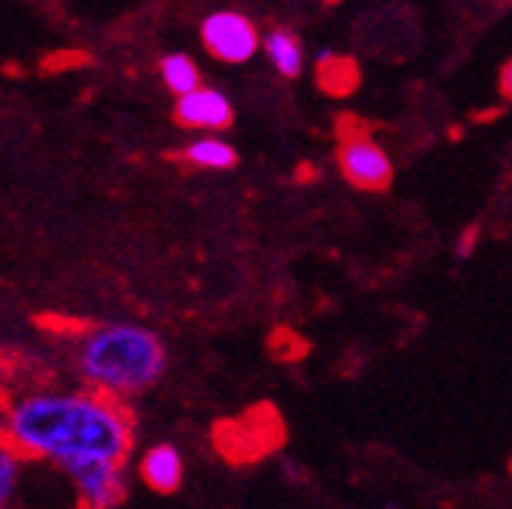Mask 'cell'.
Returning a JSON list of instances; mask_svg holds the SVG:
<instances>
[{
    "mask_svg": "<svg viewBox=\"0 0 512 509\" xmlns=\"http://www.w3.org/2000/svg\"><path fill=\"white\" fill-rule=\"evenodd\" d=\"M63 472L75 481L82 494V503L88 509H113L122 500V463L104 460V456H79V460H66Z\"/></svg>",
    "mask_w": 512,
    "mask_h": 509,
    "instance_id": "obj_4",
    "label": "cell"
},
{
    "mask_svg": "<svg viewBox=\"0 0 512 509\" xmlns=\"http://www.w3.org/2000/svg\"><path fill=\"white\" fill-rule=\"evenodd\" d=\"M200 38L207 44V50L222 60V63H247L256 47H260V35H256V25L235 10H219L203 19Z\"/></svg>",
    "mask_w": 512,
    "mask_h": 509,
    "instance_id": "obj_3",
    "label": "cell"
},
{
    "mask_svg": "<svg viewBox=\"0 0 512 509\" xmlns=\"http://www.w3.org/2000/svg\"><path fill=\"white\" fill-rule=\"evenodd\" d=\"M166 369L163 341L138 325H110L94 332L82 350V372L107 394L150 388Z\"/></svg>",
    "mask_w": 512,
    "mask_h": 509,
    "instance_id": "obj_2",
    "label": "cell"
},
{
    "mask_svg": "<svg viewBox=\"0 0 512 509\" xmlns=\"http://www.w3.org/2000/svg\"><path fill=\"white\" fill-rule=\"evenodd\" d=\"M263 50H266L269 63H272L281 75H288V79L300 75V69H303V47H300V41H297L288 29H272V32L263 38Z\"/></svg>",
    "mask_w": 512,
    "mask_h": 509,
    "instance_id": "obj_8",
    "label": "cell"
},
{
    "mask_svg": "<svg viewBox=\"0 0 512 509\" xmlns=\"http://www.w3.org/2000/svg\"><path fill=\"white\" fill-rule=\"evenodd\" d=\"M175 119L188 125V129H207L219 132L225 125H232L235 110L228 104V97L216 88H197L185 97H178L175 104Z\"/></svg>",
    "mask_w": 512,
    "mask_h": 509,
    "instance_id": "obj_6",
    "label": "cell"
},
{
    "mask_svg": "<svg viewBox=\"0 0 512 509\" xmlns=\"http://www.w3.org/2000/svg\"><path fill=\"white\" fill-rule=\"evenodd\" d=\"M388 509H397V506H388Z\"/></svg>",
    "mask_w": 512,
    "mask_h": 509,
    "instance_id": "obj_14",
    "label": "cell"
},
{
    "mask_svg": "<svg viewBox=\"0 0 512 509\" xmlns=\"http://www.w3.org/2000/svg\"><path fill=\"white\" fill-rule=\"evenodd\" d=\"M160 75H163L166 88L172 94H178V97H185V94L200 88V69H197V63L188 54H169V57H163Z\"/></svg>",
    "mask_w": 512,
    "mask_h": 509,
    "instance_id": "obj_10",
    "label": "cell"
},
{
    "mask_svg": "<svg viewBox=\"0 0 512 509\" xmlns=\"http://www.w3.org/2000/svg\"><path fill=\"white\" fill-rule=\"evenodd\" d=\"M141 475L144 481L160 494H172L178 485H182V475H185V463H182V453H178L172 444H160V447H150L141 460Z\"/></svg>",
    "mask_w": 512,
    "mask_h": 509,
    "instance_id": "obj_7",
    "label": "cell"
},
{
    "mask_svg": "<svg viewBox=\"0 0 512 509\" xmlns=\"http://www.w3.org/2000/svg\"><path fill=\"white\" fill-rule=\"evenodd\" d=\"M475 241H478V225H469L466 232H463V238H459V244H456V257L469 260L472 250H475Z\"/></svg>",
    "mask_w": 512,
    "mask_h": 509,
    "instance_id": "obj_12",
    "label": "cell"
},
{
    "mask_svg": "<svg viewBox=\"0 0 512 509\" xmlns=\"http://www.w3.org/2000/svg\"><path fill=\"white\" fill-rule=\"evenodd\" d=\"M19 460L22 456L10 447L0 453V503H10V494H13L16 478H19Z\"/></svg>",
    "mask_w": 512,
    "mask_h": 509,
    "instance_id": "obj_11",
    "label": "cell"
},
{
    "mask_svg": "<svg viewBox=\"0 0 512 509\" xmlns=\"http://www.w3.org/2000/svg\"><path fill=\"white\" fill-rule=\"evenodd\" d=\"M132 444V419L100 394H32L7 413V447L41 460L104 456L122 463Z\"/></svg>",
    "mask_w": 512,
    "mask_h": 509,
    "instance_id": "obj_1",
    "label": "cell"
},
{
    "mask_svg": "<svg viewBox=\"0 0 512 509\" xmlns=\"http://www.w3.org/2000/svg\"><path fill=\"white\" fill-rule=\"evenodd\" d=\"M341 172L347 175V182L363 188V191H384L391 185V157L384 150L366 138V135H350L341 144Z\"/></svg>",
    "mask_w": 512,
    "mask_h": 509,
    "instance_id": "obj_5",
    "label": "cell"
},
{
    "mask_svg": "<svg viewBox=\"0 0 512 509\" xmlns=\"http://www.w3.org/2000/svg\"><path fill=\"white\" fill-rule=\"evenodd\" d=\"M185 160L200 169H232L238 163V154L222 138H200L185 147Z\"/></svg>",
    "mask_w": 512,
    "mask_h": 509,
    "instance_id": "obj_9",
    "label": "cell"
},
{
    "mask_svg": "<svg viewBox=\"0 0 512 509\" xmlns=\"http://www.w3.org/2000/svg\"><path fill=\"white\" fill-rule=\"evenodd\" d=\"M500 91H503V97H509L512 100V60L503 66V72H500Z\"/></svg>",
    "mask_w": 512,
    "mask_h": 509,
    "instance_id": "obj_13",
    "label": "cell"
}]
</instances>
